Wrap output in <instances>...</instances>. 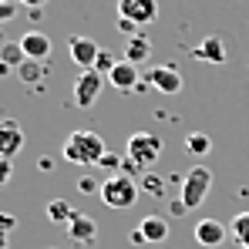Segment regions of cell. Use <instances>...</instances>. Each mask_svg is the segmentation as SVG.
<instances>
[{"label":"cell","instance_id":"1","mask_svg":"<svg viewBox=\"0 0 249 249\" xmlns=\"http://www.w3.org/2000/svg\"><path fill=\"white\" fill-rule=\"evenodd\" d=\"M105 142H101V135H94V131H88V128H78V131H71L68 138H64V148H61V155H64V162H71V165H98L101 159H105Z\"/></svg>","mask_w":249,"mask_h":249},{"label":"cell","instance_id":"2","mask_svg":"<svg viewBox=\"0 0 249 249\" xmlns=\"http://www.w3.org/2000/svg\"><path fill=\"white\" fill-rule=\"evenodd\" d=\"M98 192H101V202L108 209H131L135 199H138V182L131 175L118 172V175H108Z\"/></svg>","mask_w":249,"mask_h":249},{"label":"cell","instance_id":"3","mask_svg":"<svg viewBox=\"0 0 249 249\" xmlns=\"http://www.w3.org/2000/svg\"><path fill=\"white\" fill-rule=\"evenodd\" d=\"M159 155H162V138L155 131H135L128 138V162H135L138 168L155 165Z\"/></svg>","mask_w":249,"mask_h":249},{"label":"cell","instance_id":"4","mask_svg":"<svg viewBox=\"0 0 249 249\" xmlns=\"http://www.w3.org/2000/svg\"><path fill=\"white\" fill-rule=\"evenodd\" d=\"M209 189H212V172L206 165L189 168L185 178H182V202H185V209H199L206 202Z\"/></svg>","mask_w":249,"mask_h":249},{"label":"cell","instance_id":"5","mask_svg":"<svg viewBox=\"0 0 249 249\" xmlns=\"http://www.w3.org/2000/svg\"><path fill=\"white\" fill-rule=\"evenodd\" d=\"M105 81H108V78H105L101 71H94V68H91V71H81L78 81H74V105H78V108H91V105L98 101Z\"/></svg>","mask_w":249,"mask_h":249},{"label":"cell","instance_id":"6","mask_svg":"<svg viewBox=\"0 0 249 249\" xmlns=\"http://www.w3.org/2000/svg\"><path fill=\"white\" fill-rule=\"evenodd\" d=\"M118 17L145 27L159 17V0H118Z\"/></svg>","mask_w":249,"mask_h":249},{"label":"cell","instance_id":"7","mask_svg":"<svg viewBox=\"0 0 249 249\" xmlns=\"http://www.w3.org/2000/svg\"><path fill=\"white\" fill-rule=\"evenodd\" d=\"M24 148V128L14 122V118H3L0 122V159H10Z\"/></svg>","mask_w":249,"mask_h":249},{"label":"cell","instance_id":"8","mask_svg":"<svg viewBox=\"0 0 249 249\" xmlns=\"http://www.w3.org/2000/svg\"><path fill=\"white\" fill-rule=\"evenodd\" d=\"M68 51H71V61H74L81 71H91L94 61H98V54H101V47L91 41V37H71V41H68Z\"/></svg>","mask_w":249,"mask_h":249},{"label":"cell","instance_id":"9","mask_svg":"<svg viewBox=\"0 0 249 249\" xmlns=\"http://www.w3.org/2000/svg\"><path fill=\"white\" fill-rule=\"evenodd\" d=\"M145 81L152 84V88H159L162 94H178V91H182V74H178L175 68H168V64L152 68V71L145 74Z\"/></svg>","mask_w":249,"mask_h":249},{"label":"cell","instance_id":"10","mask_svg":"<svg viewBox=\"0 0 249 249\" xmlns=\"http://www.w3.org/2000/svg\"><path fill=\"white\" fill-rule=\"evenodd\" d=\"M196 243L199 246H209V249H215V246H222L226 243V226L219 222V219H202V222H196Z\"/></svg>","mask_w":249,"mask_h":249},{"label":"cell","instance_id":"11","mask_svg":"<svg viewBox=\"0 0 249 249\" xmlns=\"http://www.w3.org/2000/svg\"><path fill=\"white\" fill-rule=\"evenodd\" d=\"M68 239H74L78 246H94V239H98V226H94V219H88V215H74V222L68 226Z\"/></svg>","mask_w":249,"mask_h":249},{"label":"cell","instance_id":"12","mask_svg":"<svg viewBox=\"0 0 249 249\" xmlns=\"http://www.w3.org/2000/svg\"><path fill=\"white\" fill-rule=\"evenodd\" d=\"M20 47H24L27 61H47V54H51V37L41 34V31H27V34L20 37Z\"/></svg>","mask_w":249,"mask_h":249},{"label":"cell","instance_id":"13","mask_svg":"<svg viewBox=\"0 0 249 249\" xmlns=\"http://www.w3.org/2000/svg\"><path fill=\"white\" fill-rule=\"evenodd\" d=\"M138 78H142V74H138V68H135L131 61H118L115 71L108 74V84L118 88V91H135V88H138Z\"/></svg>","mask_w":249,"mask_h":249},{"label":"cell","instance_id":"14","mask_svg":"<svg viewBox=\"0 0 249 249\" xmlns=\"http://www.w3.org/2000/svg\"><path fill=\"white\" fill-rule=\"evenodd\" d=\"M138 232L145 236V243H165L168 239V222L162 215H145L138 222Z\"/></svg>","mask_w":249,"mask_h":249},{"label":"cell","instance_id":"15","mask_svg":"<svg viewBox=\"0 0 249 249\" xmlns=\"http://www.w3.org/2000/svg\"><path fill=\"white\" fill-rule=\"evenodd\" d=\"M199 61H209V64H226V57H229V51H226V44L219 41V37H206V41L199 44L196 51H192Z\"/></svg>","mask_w":249,"mask_h":249},{"label":"cell","instance_id":"16","mask_svg":"<svg viewBox=\"0 0 249 249\" xmlns=\"http://www.w3.org/2000/svg\"><path fill=\"white\" fill-rule=\"evenodd\" d=\"M74 215H78V209L71 206L68 199H51V202H47V219H51V222L71 226V222H74Z\"/></svg>","mask_w":249,"mask_h":249},{"label":"cell","instance_id":"17","mask_svg":"<svg viewBox=\"0 0 249 249\" xmlns=\"http://www.w3.org/2000/svg\"><path fill=\"white\" fill-rule=\"evenodd\" d=\"M148 54H152V44H148V37L135 34V37L128 41V51H124V61H131V64H142V61H148Z\"/></svg>","mask_w":249,"mask_h":249},{"label":"cell","instance_id":"18","mask_svg":"<svg viewBox=\"0 0 249 249\" xmlns=\"http://www.w3.org/2000/svg\"><path fill=\"white\" fill-rule=\"evenodd\" d=\"M185 152H189V155H196V159H206L209 152H212V138L202 135V131H192V135L185 138Z\"/></svg>","mask_w":249,"mask_h":249},{"label":"cell","instance_id":"19","mask_svg":"<svg viewBox=\"0 0 249 249\" xmlns=\"http://www.w3.org/2000/svg\"><path fill=\"white\" fill-rule=\"evenodd\" d=\"M0 61H3L7 68H14V71H17V68H20V64L27 61V54H24L20 41H17V44H14V41H7V44H3V47H0Z\"/></svg>","mask_w":249,"mask_h":249},{"label":"cell","instance_id":"20","mask_svg":"<svg viewBox=\"0 0 249 249\" xmlns=\"http://www.w3.org/2000/svg\"><path fill=\"white\" fill-rule=\"evenodd\" d=\"M232 236H236L239 249L249 246V212H239V215L232 219Z\"/></svg>","mask_w":249,"mask_h":249},{"label":"cell","instance_id":"21","mask_svg":"<svg viewBox=\"0 0 249 249\" xmlns=\"http://www.w3.org/2000/svg\"><path fill=\"white\" fill-rule=\"evenodd\" d=\"M41 61H24V64H20V68H17V78H20V81L24 84H37L41 81Z\"/></svg>","mask_w":249,"mask_h":249},{"label":"cell","instance_id":"22","mask_svg":"<svg viewBox=\"0 0 249 249\" xmlns=\"http://www.w3.org/2000/svg\"><path fill=\"white\" fill-rule=\"evenodd\" d=\"M138 189H145V192H148V196H155V199H162V196H165V182H162L159 175H148V172L142 175Z\"/></svg>","mask_w":249,"mask_h":249},{"label":"cell","instance_id":"23","mask_svg":"<svg viewBox=\"0 0 249 249\" xmlns=\"http://www.w3.org/2000/svg\"><path fill=\"white\" fill-rule=\"evenodd\" d=\"M115 64H118V61H115V57H111V54H108V51L101 47V54H98V61H94V71H101V74L108 78V74L115 71Z\"/></svg>","mask_w":249,"mask_h":249},{"label":"cell","instance_id":"24","mask_svg":"<svg viewBox=\"0 0 249 249\" xmlns=\"http://www.w3.org/2000/svg\"><path fill=\"white\" fill-rule=\"evenodd\" d=\"M17 229V219L10 215V212H0V236L3 239H10V232Z\"/></svg>","mask_w":249,"mask_h":249},{"label":"cell","instance_id":"25","mask_svg":"<svg viewBox=\"0 0 249 249\" xmlns=\"http://www.w3.org/2000/svg\"><path fill=\"white\" fill-rule=\"evenodd\" d=\"M98 165H101V168H108L111 175H118V168H122V159H118V155H111V152H105V159H101Z\"/></svg>","mask_w":249,"mask_h":249},{"label":"cell","instance_id":"26","mask_svg":"<svg viewBox=\"0 0 249 249\" xmlns=\"http://www.w3.org/2000/svg\"><path fill=\"white\" fill-rule=\"evenodd\" d=\"M14 14H17V3L14 0H0V24L14 20Z\"/></svg>","mask_w":249,"mask_h":249},{"label":"cell","instance_id":"27","mask_svg":"<svg viewBox=\"0 0 249 249\" xmlns=\"http://www.w3.org/2000/svg\"><path fill=\"white\" fill-rule=\"evenodd\" d=\"M10 175H14V162L10 159H0V185H7Z\"/></svg>","mask_w":249,"mask_h":249},{"label":"cell","instance_id":"28","mask_svg":"<svg viewBox=\"0 0 249 249\" xmlns=\"http://www.w3.org/2000/svg\"><path fill=\"white\" fill-rule=\"evenodd\" d=\"M118 31H124V34H131L135 37V31H138V24H131V20H124V17H118V24H115Z\"/></svg>","mask_w":249,"mask_h":249},{"label":"cell","instance_id":"29","mask_svg":"<svg viewBox=\"0 0 249 249\" xmlns=\"http://www.w3.org/2000/svg\"><path fill=\"white\" fill-rule=\"evenodd\" d=\"M78 189H81L84 196H91V192H94V189H101V185H94V178H81V182H78Z\"/></svg>","mask_w":249,"mask_h":249},{"label":"cell","instance_id":"30","mask_svg":"<svg viewBox=\"0 0 249 249\" xmlns=\"http://www.w3.org/2000/svg\"><path fill=\"white\" fill-rule=\"evenodd\" d=\"M185 212H189V209H185V202H182V196H178V199L172 202V215H185Z\"/></svg>","mask_w":249,"mask_h":249},{"label":"cell","instance_id":"31","mask_svg":"<svg viewBox=\"0 0 249 249\" xmlns=\"http://www.w3.org/2000/svg\"><path fill=\"white\" fill-rule=\"evenodd\" d=\"M131 243H135V246H145V236H142V232L135 229V232H131Z\"/></svg>","mask_w":249,"mask_h":249},{"label":"cell","instance_id":"32","mask_svg":"<svg viewBox=\"0 0 249 249\" xmlns=\"http://www.w3.org/2000/svg\"><path fill=\"white\" fill-rule=\"evenodd\" d=\"M24 3H27L31 10H41V7H44V3H47V0H24Z\"/></svg>","mask_w":249,"mask_h":249},{"label":"cell","instance_id":"33","mask_svg":"<svg viewBox=\"0 0 249 249\" xmlns=\"http://www.w3.org/2000/svg\"><path fill=\"white\" fill-rule=\"evenodd\" d=\"M7 74H10V68H7V64L0 61V78H7Z\"/></svg>","mask_w":249,"mask_h":249},{"label":"cell","instance_id":"34","mask_svg":"<svg viewBox=\"0 0 249 249\" xmlns=\"http://www.w3.org/2000/svg\"><path fill=\"white\" fill-rule=\"evenodd\" d=\"M0 249H7V239H3V236H0Z\"/></svg>","mask_w":249,"mask_h":249},{"label":"cell","instance_id":"35","mask_svg":"<svg viewBox=\"0 0 249 249\" xmlns=\"http://www.w3.org/2000/svg\"><path fill=\"white\" fill-rule=\"evenodd\" d=\"M243 249H249V246H243Z\"/></svg>","mask_w":249,"mask_h":249},{"label":"cell","instance_id":"36","mask_svg":"<svg viewBox=\"0 0 249 249\" xmlns=\"http://www.w3.org/2000/svg\"><path fill=\"white\" fill-rule=\"evenodd\" d=\"M51 249H54V246H51Z\"/></svg>","mask_w":249,"mask_h":249}]
</instances>
